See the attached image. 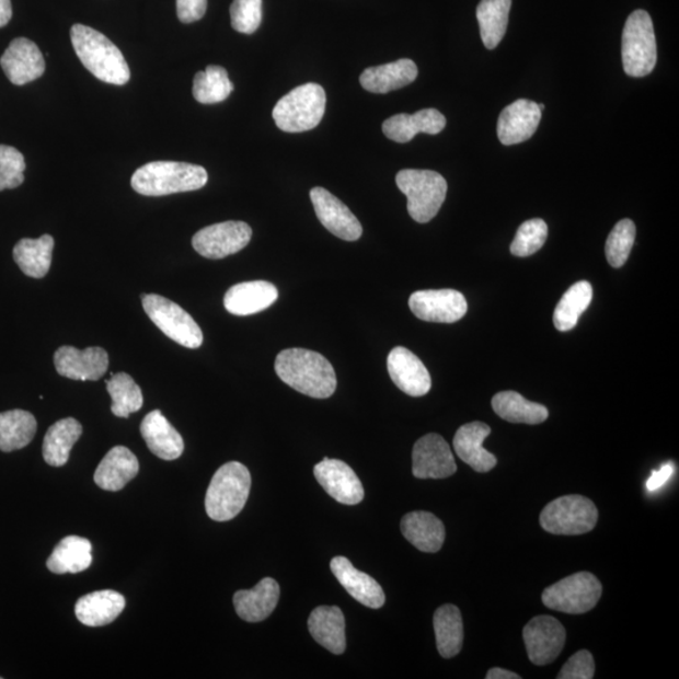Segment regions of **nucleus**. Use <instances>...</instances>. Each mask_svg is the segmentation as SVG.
<instances>
[{
    "label": "nucleus",
    "instance_id": "f257e3e1",
    "mask_svg": "<svg viewBox=\"0 0 679 679\" xmlns=\"http://www.w3.org/2000/svg\"><path fill=\"white\" fill-rule=\"evenodd\" d=\"M275 370L285 384L311 398H330L337 387L333 365L315 352L286 349L277 355Z\"/></svg>",
    "mask_w": 679,
    "mask_h": 679
},
{
    "label": "nucleus",
    "instance_id": "f03ea898",
    "mask_svg": "<svg viewBox=\"0 0 679 679\" xmlns=\"http://www.w3.org/2000/svg\"><path fill=\"white\" fill-rule=\"evenodd\" d=\"M71 41L81 64L96 79L116 87L130 81V68L122 50L104 34L88 25L74 24Z\"/></svg>",
    "mask_w": 679,
    "mask_h": 679
},
{
    "label": "nucleus",
    "instance_id": "7ed1b4c3",
    "mask_svg": "<svg viewBox=\"0 0 679 679\" xmlns=\"http://www.w3.org/2000/svg\"><path fill=\"white\" fill-rule=\"evenodd\" d=\"M208 183L207 170L177 161H152L134 173L131 186L147 197L199 191Z\"/></svg>",
    "mask_w": 679,
    "mask_h": 679
},
{
    "label": "nucleus",
    "instance_id": "20e7f679",
    "mask_svg": "<svg viewBox=\"0 0 679 679\" xmlns=\"http://www.w3.org/2000/svg\"><path fill=\"white\" fill-rule=\"evenodd\" d=\"M251 473L240 462H228L220 467L206 496V509L211 520L225 522L241 514L251 491Z\"/></svg>",
    "mask_w": 679,
    "mask_h": 679
},
{
    "label": "nucleus",
    "instance_id": "39448f33",
    "mask_svg": "<svg viewBox=\"0 0 679 679\" xmlns=\"http://www.w3.org/2000/svg\"><path fill=\"white\" fill-rule=\"evenodd\" d=\"M399 191L406 195L407 214L418 223H428L446 200L448 184L433 170L404 169L396 174Z\"/></svg>",
    "mask_w": 679,
    "mask_h": 679
},
{
    "label": "nucleus",
    "instance_id": "423d86ee",
    "mask_svg": "<svg viewBox=\"0 0 679 679\" xmlns=\"http://www.w3.org/2000/svg\"><path fill=\"white\" fill-rule=\"evenodd\" d=\"M325 110V90L318 83H306L279 100L272 116L279 130L304 133L315 129Z\"/></svg>",
    "mask_w": 679,
    "mask_h": 679
},
{
    "label": "nucleus",
    "instance_id": "0eeeda50",
    "mask_svg": "<svg viewBox=\"0 0 679 679\" xmlns=\"http://www.w3.org/2000/svg\"><path fill=\"white\" fill-rule=\"evenodd\" d=\"M624 71L631 78H645L657 65V41L651 15L635 11L624 25L622 37Z\"/></svg>",
    "mask_w": 679,
    "mask_h": 679
},
{
    "label": "nucleus",
    "instance_id": "6e6552de",
    "mask_svg": "<svg viewBox=\"0 0 679 679\" xmlns=\"http://www.w3.org/2000/svg\"><path fill=\"white\" fill-rule=\"evenodd\" d=\"M598 517V508L591 499L568 495L554 499L542 509L540 525L550 533L575 537L594 530Z\"/></svg>",
    "mask_w": 679,
    "mask_h": 679
},
{
    "label": "nucleus",
    "instance_id": "1a4fd4ad",
    "mask_svg": "<svg viewBox=\"0 0 679 679\" xmlns=\"http://www.w3.org/2000/svg\"><path fill=\"white\" fill-rule=\"evenodd\" d=\"M602 592L596 575L576 573L551 585L542 592V602L549 609L566 614H584L596 608Z\"/></svg>",
    "mask_w": 679,
    "mask_h": 679
},
{
    "label": "nucleus",
    "instance_id": "9d476101",
    "mask_svg": "<svg viewBox=\"0 0 679 679\" xmlns=\"http://www.w3.org/2000/svg\"><path fill=\"white\" fill-rule=\"evenodd\" d=\"M143 311L157 327L173 342L198 349L203 344V333L195 320L180 304L159 295H141Z\"/></svg>",
    "mask_w": 679,
    "mask_h": 679
},
{
    "label": "nucleus",
    "instance_id": "9b49d317",
    "mask_svg": "<svg viewBox=\"0 0 679 679\" xmlns=\"http://www.w3.org/2000/svg\"><path fill=\"white\" fill-rule=\"evenodd\" d=\"M252 228L240 220L218 223L200 229L193 237V249L209 260H222L248 248Z\"/></svg>",
    "mask_w": 679,
    "mask_h": 679
},
{
    "label": "nucleus",
    "instance_id": "f8f14e48",
    "mask_svg": "<svg viewBox=\"0 0 679 679\" xmlns=\"http://www.w3.org/2000/svg\"><path fill=\"white\" fill-rule=\"evenodd\" d=\"M522 636L529 658L537 666L553 664L562 655L566 641L564 625L550 615L531 619L523 628Z\"/></svg>",
    "mask_w": 679,
    "mask_h": 679
},
{
    "label": "nucleus",
    "instance_id": "ddd939ff",
    "mask_svg": "<svg viewBox=\"0 0 679 679\" xmlns=\"http://www.w3.org/2000/svg\"><path fill=\"white\" fill-rule=\"evenodd\" d=\"M413 474L421 480H441L457 472L451 447L444 437L430 433L422 437L413 448Z\"/></svg>",
    "mask_w": 679,
    "mask_h": 679
},
{
    "label": "nucleus",
    "instance_id": "4468645a",
    "mask_svg": "<svg viewBox=\"0 0 679 679\" xmlns=\"http://www.w3.org/2000/svg\"><path fill=\"white\" fill-rule=\"evenodd\" d=\"M410 308L419 320L453 324L464 318L469 304L456 290H426L411 296Z\"/></svg>",
    "mask_w": 679,
    "mask_h": 679
},
{
    "label": "nucleus",
    "instance_id": "2eb2a0df",
    "mask_svg": "<svg viewBox=\"0 0 679 679\" xmlns=\"http://www.w3.org/2000/svg\"><path fill=\"white\" fill-rule=\"evenodd\" d=\"M310 197L321 225L329 232L347 242L360 240L362 227L359 219L342 200L320 186L310 192Z\"/></svg>",
    "mask_w": 679,
    "mask_h": 679
},
{
    "label": "nucleus",
    "instance_id": "dca6fc26",
    "mask_svg": "<svg viewBox=\"0 0 679 679\" xmlns=\"http://www.w3.org/2000/svg\"><path fill=\"white\" fill-rule=\"evenodd\" d=\"M315 477L327 494L343 505H358L364 499V487L349 464L325 457L313 469Z\"/></svg>",
    "mask_w": 679,
    "mask_h": 679
},
{
    "label": "nucleus",
    "instance_id": "f3484780",
    "mask_svg": "<svg viewBox=\"0 0 679 679\" xmlns=\"http://www.w3.org/2000/svg\"><path fill=\"white\" fill-rule=\"evenodd\" d=\"M55 367L59 376L67 379L96 381L107 371L108 355L102 347L79 350L73 346H61L55 353Z\"/></svg>",
    "mask_w": 679,
    "mask_h": 679
},
{
    "label": "nucleus",
    "instance_id": "a211bd4d",
    "mask_svg": "<svg viewBox=\"0 0 679 679\" xmlns=\"http://www.w3.org/2000/svg\"><path fill=\"white\" fill-rule=\"evenodd\" d=\"M0 66L13 84H22L36 81L46 71V62L38 46L27 38H15L7 48Z\"/></svg>",
    "mask_w": 679,
    "mask_h": 679
},
{
    "label": "nucleus",
    "instance_id": "6ab92c4d",
    "mask_svg": "<svg viewBox=\"0 0 679 679\" xmlns=\"http://www.w3.org/2000/svg\"><path fill=\"white\" fill-rule=\"evenodd\" d=\"M388 371L394 384L411 396H423L431 388L430 373L417 355L403 346L394 347L388 356Z\"/></svg>",
    "mask_w": 679,
    "mask_h": 679
},
{
    "label": "nucleus",
    "instance_id": "aec40b11",
    "mask_svg": "<svg viewBox=\"0 0 679 679\" xmlns=\"http://www.w3.org/2000/svg\"><path fill=\"white\" fill-rule=\"evenodd\" d=\"M539 104L530 100H517L500 113L497 135L506 147L529 140L537 133L541 122Z\"/></svg>",
    "mask_w": 679,
    "mask_h": 679
},
{
    "label": "nucleus",
    "instance_id": "412c9836",
    "mask_svg": "<svg viewBox=\"0 0 679 679\" xmlns=\"http://www.w3.org/2000/svg\"><path fill=\"white\" fill-rule=\"evenodd\" d=\"M330 566L338 583L360 605L371 609L385 605V594L380 584L370 575L355 568L349 559L336 556L331 560Z\"/></svg>",
    "mask_w": 679,
    "mask_h": 679
},
{
    "label": "nucleus",
    "instance_id": "4be33fe9",
    "mask_svg": "<svg viewBox=\"0 0 679 679\" xmlns=\"http://www.w3.org/2000/svg\"><path fill=\"white\" fill-rule=\"evenodd\" d=\"M490 435L491 428L482 422L464 424L456 433L453 439L454 451L475 472H490L497 464V458L483 448V441Z\"/></svg>",
    "mask_w": 679,
    "mask_h": 679
},
{
    "label": "nucleus",
    "instance_id": "5701e85b",
    "mask_svg": "<svg viewBox=\"0 0 679 679\" xmlns=\"http://www.w3.org/2000/svg\"><path fill=\"white\" fill-rule=\"evenodd\" d=\"M140 431L150 452L164 461H175L184 452L181 433L164 417L160 411L150 412L143 418Z\"/></svg>",
    "mask_w": 679,
    "mask_h": 679
},
{
    "label": "nucleus",
    "instance_id": "b1692460",
    "mask_svg": "<svg viewBox=\"0 0 679 679\" xmlns=\"http://www.w3.org/2000/svg\"><path fill=\"white\" fill-rule=\"evenodd\" d=\"M277 299V287L271 283H243L229 288L225 296V308L232 315L250 317L265 311Z\"/></svg>",
    "mask_w": 679,
    "mask_h": 679
},
{
    "label": "nucleus",
    "instance_id": "393cba45",
    "mask_svg": "<svg viewBox=\"0 0 679 679\" xmlns=\"http://www.w3.org/2000/svg\"><path fill=\"white\" fill-rule=\"evenodd\" d=\"M279 591L272 577H265L251 590L237 591L233 602L238 617L249 623L265 621L278 605Z\"/></svg>",
    "mask_w": 679,
    "mask_h": 679
},
{
    "label": "nucleus",
    "instance_id": "a878e982",
    "mask_svg": "<svg viewBox=\"0 0 679 679\" xmlns=\"http://www.w3.org/2000/svg\"><path fill=\"white\" fill-rule=\"evenodd\" d=\"M446 117L436 108H424L414 115L399 114L388 118L383 133L399 143L410 142L419 133L437 135L445 130Z\"/></svg>",
    "mask_w": 679,
    "mask_h": 679
},
{
    "label": "nucleus",
    "instance_id": "bb28decb",
    "mask_svg": "<svg viewBox=\"0 0 679 679\" xmlns=\"http://www.w3.org/2000/svg\"><path fill=\"white\" fill-rule=\"evenodd\" d=\"M138 473V458L129 448L117 446L101 461L93 474V480L100 488L117 492L122 491Z\"/></svg>",
    "mask_w": 679,
    "mask_h": 679
},
{
    "label": "nucleus",
    "instance_id": "cd10ccee",
    "mask_svg": "<svg viewBox=\"0 0 679 679\" xmlns=\"http://www.w3.org/2000/svg\"><path fill=\"white\" fill-rule=\"evenodd\" d=\"M126 607L123 594L114 590H100L88 594L76 602L74 613L88 626L112 624Z\"/></svg>",
    "mask_w": 679,
    "mask_h": 679
},
{
    "label": "nucleus",
    "instance_id": "c85d7f7f",
    "mask_svg": "<svg viewBox=\"0 0 679 679\" xmlns=\"http://www.w3.org/2000/svg\"><path fill=\"white\" fill-rule=\"evenodd\" d=\"M417 78V65L410 58H403L392 64L367 68L360 76V83L365 90L384 95L407 87Z\"/></svg>",
    "mask_w": 679,
    "mask_h": 679
},
{
    "label": "nucleus",
    "instance_id": "c756f323",
    "mask_svg": "<svg viewBox=\"0 0 679 679\" xmlns=\"http://www.w3.org/2000/svg\"><path fill=\"white\" fill-rule=\"evenodd\" d=\"M401 529L404 538L423 553H437L444 546L445 525L430 513L415 511L405 515Z\"/></svg>",
    "mask_w": 679,
    "mask_h": 679
},
{
    "label": "nucleus",
    "instance_id": "7c9ffc66",
    "mask_svg": "<svg viewBox=\"0 0 679 679\" xmlns=\"http://www.w3.org/2000/svg\"><path fill=\"white\" fill-rule=\"evenodd\" d=\"M309 631L322 647L334 655L346 649L345 617L338 607H319L309 618Z\"/></svg>",
    "mask_w": 679,
    "mask_h": 679
},
{
    "label": "nucleus",
    "instance_id": "2f4dec72",
    "mask_svg": "<svg viewBox=\"0 0 679 679\" xmlns=\"http://www.w3.org/2000/svg\"><path fill=\"white\" fill-rule=\"evenodd\" d=\"M55 240L53 235L45 234L38 240L23 238L15 244L13 257L25 276L44 278L53 265Z\"/></svg>",
    "mask_w": 679,
    "mask_h": 679
},
{
    "label": "nucleus",
    "instance_id": "473e14b6",
    "mask_svg": "<svg viewBox=\"0 0 679 679\" xmlns=\"http://www.w3.org/2000/svg\"><path fill=\"white\" fill-rule=\"evenodd\" d=\"M92 564V543L84 538L67 537L55 548L47 560L50 573L79 574Z\"/></svg>",
    "mask_w": 679,
    "mask_h": 679
},
{
    "label": "nucleus",
    "instance_id": "72a5a7b5",
    "mask_svg": "<svg viewBox=\"0 0 679 679\" xmlns=\"http://www.w3.org/2000/svg\"><path fill=\"white\" fill-rule=\"evenodd\" d=\"M492 407L499 418L516 424H540L549 418L546 406L533 403L516 392H500L492 399Z\"/></svg>",
    "mask_w": 679,
    "mask_h": 679
},
{
    "label": "nucleus",
    "instance_id": "f704fd0d",
    "mask_svg": "<svg viewBox=\"0 0 679 679\" xmlns=\"http://www.w3.org/2000/svg\"><path fill=\"white\" fill-rule=\"evenodd\" d=\"M82 436L79 421L66 418L50 426L44 440V458L53 467H62L68 462L76 441Z\"/></svg>",
    "mask_w": 679,
    "mask_h": 679
},
{
    "label": "nucleus",
    "instance_id": "c9c22d12",
    "mask_svg": "<svg viewBox=\"0 0 679 679\" xmlns=\"http://www.w3.org/2000/svg\"><path fill=\"white\" fill-rule=\"evenodd\" d=\"M437 648L444 658H453L463 647V621L461 610L447 605L437 609L435 618Z\"/></svg>",
    "mask_w": 679,
    "mask_h": 679
},
{
    "label": "nucleus",
    "instance_id": "e433bc0d",
    "mask_svg": "<svg viewBox=\"0 0 679 679\" xmlns=\"http://www.w3.org/2000/svg\"><path fill=\"white\" fill-rule=\"evenodd\" d=\"M37 421L30 412L0 413V451L13 452L27 447L36 436Z\"/></svg>",
    "mask_w": 679,
    "mask_h": 679
},
{
    "label": "nucleus",
    "instance_id": "4c0bfd02",
    "mask_svg": "<svg viewBox=\"0 0 679 679\" xmlns=\"http://www.w3.org/2000/svg\"><path fill=\"white\" fill-rule=\"evenodd\" d=\"M511 4L513 0H481L477 7V21L481 38L486 48L495 49L504 39Z\"/></svg>",
    "mask_w": 679,
    "mask_h": 679
},
{
    "label": "nucleus",
    "instance_id": "58836bf2",
    "mask_svg": "<svg viewBox=\"0 0 679 679\" xmlns=\"http://www.w3.org/2000/svg\"><path fill=\"white\" fill-rule=\"evenodd\" d=\"M592 300V287L587 281H580L568 288L554 312V325L559 331L573 330L580 317L589 308Z\"/></svg>",
    "mask_w": 679,
    "mask_h": 679
},
{
    "label": "nucleus",
    "instance_id": "ea45409f",
    "mask_svg": "<svg viewBox=\"0 0 679 679\" xmlns=\"http://www.w3.org/2000/svg\"><path fill=\"white\" fill-rule=\"evenodd\" d=\"M234 87L228 78L226 68L208 66L206 71L195 74L193 83L194 99L203 105L219 104L231 95Z\"/></svg>",
    "mask_w": 679,
    "mask_h": 679
},
{
    "label": "nucleus",
    "instance_id": "a19ab883",
    "mask_svg": "<svg viewBox=\"0 0 679 679\" xmlns=\"http://www.w3.org/2000/svg\"><path fill=\"white\" fill-rule=\"evenodd\" d=\"M112 396V412L118 418H129L131 413L139 412L143 404L141 389L126 372L113 373L106 383Z\"/></svg>",
    "mask_w": 679,
    "mask_h": 679
},
{
    "label": "nucleus",
    "instance_id": "79ce46f5",
    "mask_svg": "<svg viewBox=\"0 0 679 679\" xmlns=\"http://www.w3.org/2000/svg\"><path fill=\"white\" fill-rule=\"evenodd\" d=\"M635 225L631 219H622L610 232L606 254L609 265L621 268L625 265L635 242Z\"/></svg>",
    "mask_w": 679,
    "mask_h": 679
},
{
    "label": "nucleus",
    "instance_id": "37998d69",
    "mask_svg": "<svg viewBox=\"0 0 679 679\" xmlns=\"http://www.w3.org/2000/svg\"><path fill=\"white\" fill-rule=\"evenodd\" d=\"M549 228L540 218L526 220L519 228L511 244L516 257H530L539 252L548 240Z\"/></svg>",
    "mask_w": 679,
    "mask_h": 679
},
{
    "label": "nucleus",
    "instance_id": "c03bdc74",
    "mask_svg": "<svg viewBox=\"0 0 679 679\" xmlns=\"http://www.w3.org/2000/svg\"><path fill=\"white\" fill-rule=\"evenodd\" d=\"M25 160L15 148L0 146V192L15 189L24 182Z\"/></svg>",
    "mask_w": 679,
    "mask_h": 679
},
{
    "label": "nucleus",
    "instance_id": "a18cd8bd",
    "mask_svg": "<svg viewBox=\"0 0 679 679\" xmlns=\"http://www.w3.org/2000/svg\"><path fill=\"white\" fill-rule=\"evenodd\" d=\"M232 27L243 34H252L262 22V0H234L231 7Z\"/></svg>",
    "mask_w": 679,
    "mask_h": 679
},
{
    "label": "nucleus",
    "instance_id": "49530a36",
    "mask_svg": "<svg viewBox=\"0 0 679 679\" xmlns=\"http://www.w3.org/2000/svg\"><path fill=\"white\" fill-rule=\"evenodd\" d=\"M596 674V665L589 651H579L566 661L557 679H591Z\"/></svg>",
    "mask_w": 679,
    "mask_h": 679
},
{
    "label": "nucleus",
    "instance_id": "de8ad7c7",
    "mask_svg": "<svg viewBox=\"0 0 679 679\" xmlns=\"http://www.w3.org/2000/svg\"><path fill=\"white\" fill-rule=\"evenodd\" d=\"M207 7L208 0H176L177 19L185 24L200 21Z\"/></svg>",
    "mask_w": 679,
    "mask_h": 679
},
{
    "label": "nucleus",
    "instance_id": "09e8293b",
    "mask_svg": "<svg viewBox=\"0 0 679 679\" xmlns=\"http://www.w3.org/2000/svg\"><path fill=\"white\" fill-rule=\"evenodd\" d=\"M674 472H675L674 464L668 463V464L661 465V469L659 471L652 473L651 477L647 481V485L645 486H647V490L649 492H655L666 485L668 480L672 477Z\"/></svg>",
    "mask_w": 679,
    "mask_h": 679
},
{
    "label": "nucleus",
    "instance_id": "8fccbe9b",
    "mask_svg": "<svg viewBox=\"0 0 679 679\" xmlns=\"http://www.w3.org/2000/svg\"><path fill=\"white\" fill-rule=\"evenodd\" d=\"M12 3L11 0H0V28L5 27L12 20Z\"/></svg>",
    "mask_w": 679,
    "mask_h": 679
},
{
    "label": "nucleus",
    "instance_id": "3c124183",
    "mask_svg": "<svg viewBox=\"0 0 679 679\" xmlns=\"http://www.w3.org/2000/svg\"><path fill=\"white\" fill-rule=\"evenodd\" d=\"M487 679H520L519 675L504 668H492L486 676Z\"/></svg>",
    "mask_w": 679,
    "mask_h": 679
},
{
    "label": "nucleus",
    "instance_id": "603ef678",
    "mask_svg": "<svg viewBox=\"0 0 679 679\" xmlns=\"http://www.w3.org/2000/svg\"><path fill=\"white\" fill-rule=\"evenodd\" d=\"M540 112H543V108H545V106H543L542 104L539 105Z\"/></svg>",
    "mask_w": 679,
    "mask_h": 679
},
{
    "label": "nucleus",
    "instance_id": "864d4df0",
    "mask_svg": "<svg viewBox=\"0 0 679 679\" xmlns=\"http://www.w3.org/2000/svg\"><path fill=\"white\" fill-rule=\"evenodd\" d=\"M0 678H2V677H0Z\"/></svg>",
    "mask_w": 679,
    "mask_h": 679
}]
</instances>
